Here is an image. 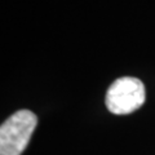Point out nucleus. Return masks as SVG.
I'll use <instances>...</instances> for the list:
<instances>
[{"instance_id":"f03ea898","label":"nucleus","mask_w":155,"mask_h":155,"mask_svg":"<svg viewBox=\"0 0 155 155\" xmlns=\"http://www.w3.org/2000/svg\"><path fill=\"white\" fill-rule=\"evenodd\" d=\"M145 85L137 78L123 76L116 79L106 92V107L116 115L130 114L145 102Z\"/></svg>"},{"instance_id":"f257e3e1","label":"nucleus","mask_w":155,"mask_h":155,"mask_svg":"<svg viewBox=\"0 0 155 155\" xmlns=\"http://www.w3.org/2000/svg\"><path fill=\"white\" fill-rule=\"evenodd\" d=\"M38 125L36 115L30 110L14 113L0 127V155H21Z\"/></svg>"}]
</instances>
